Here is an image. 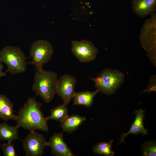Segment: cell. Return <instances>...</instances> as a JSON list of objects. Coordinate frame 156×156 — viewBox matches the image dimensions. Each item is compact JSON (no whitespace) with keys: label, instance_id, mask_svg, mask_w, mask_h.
Wrapping results in <instances>:
<instances>
[{"label":"cell","instance_id":"1","mask_svg":"<svg viewBox=\"0 0 156 156\" xmlns=\"http://www.w3.org/2000/svg\"><path fill=\"white\" fill-rule=\"evenodd\" d=\"M42 105L35 98H29L19 110L16 126L30 131L38 130L48 132V120L41 110Z\"/></svg>","mask_w":156,"mask_h":156},{"label":"cell","instance_id":"2","mask_svg":"<svg viewBox=\"0 0 156 156\" xmlns=\"http://www.w3.org/2000/svg\"><path fill=\"white\" fill-rule=\"evenodd\" d=\"M58 80L57 74L55 72L43 69L37 70L32 89L45 103H49L57 93Z\"/></svg>","mask_w":156,"mask_h":156},{"label":"cell","instance_id":"3","mask_svg":"<svg viewBox=\"0 0 156 156\" xmlns=\"http://www.w3.org/2000/svg\"><path fill=\"white\" fill-rule=\"evenodd\" d=\"M125 76L124 73L120 71L107 68L101 71L96 77L90 79L99 92L110 95L120 87L124 81Z\"/></svg>","mask_w":156,"mask_h":156},{"label":"cell","instance_id":"4","mask_svg":"<svg viewBox=\"0 0 156 156\" xmlns=\"http://www.w3.org/2000/svg\"><path fill=\"white\" fill-rule=\"evenodd\" d=\"M25 59L23 52L17 47L8 46L0 51V63L7 67L5 73L17 74L25 72L27 64Z\"/></svg>","mask_w":156,"mask_h":156},{"label":"cell","instance_id":"5","mask_svg":"<svg viewBox=\"0 0 156 156\" xmlns=\"http://www.w3.org/2000/svg\"><path fill=\"white\" fill-rule=\"evenodd\" d=\"M156 14L147 19L141 29L140 40L141 46L146 51L151 62L156 66Z\"/></svg>","mask_w":156,"mask_h":156},{"label":"cell","instance_id":"6","mask_svg":"<svg viewBox=\"0 0 156 156\" xmlns=\"http://www.w3.org/2000/svg\"><path fill=\"white\" fill-rule=\"evenodd\" d=\"M53 52V46L49 42L44 40H36L30 48V54L32 61L29 63L34 65L36 70H41L43 66L51 60Z\"/></svg>","mask_w":156,"mask_h":156},{"label":"cell","instance_id":"7","mask_svg":"<svg viewBox=\"0 0 156 156\" xmlns=\"http://www.w3.org/2000/svg\"><path fill=\"white\" fill-rule=\"evenodd\" d=\"M22 145L27 156H41L49 144L44 136L35 131H31L22 140Z\"/></svg>","mask_w":156,"mask_h":156},{"label":"cell","instance_id":"8","mask_svg":"<svg viewBox=\"0 0 156 156\" xmlns=\"http://www.w3.org/2000/svg\"><path fill=\"white\" fill-rule=\"evenodd\" d=\"M71 44V51L80 62H90L96 58L98 49L91 41L73 40Z\"/></svg>","mask_w":156,"mask_h":156},{"label":"cell","instance_id":"9","mask_svg":"<svg viewBox=\"0 0 156 156\" xmlns=\"http://www.w3.org/2000/svg\"><path fill=\"white\" fill-rule=\"evenodd\" d=\"M76 79L73 75L66 74L58 80L57 93L63 101V104L67 105L73 99L75 92V88Z\"/></svg>","mask_w":156,"mask_h":156},{"label":"cell","instance_id":"10","mask_svg":"<svg viewBox=\"0 0 156 156\" xmlns=\"http://www.w3.org/2000/svg\"><path fill=\"white\" fill-rule=\"evenodd\" d=\"M51 154L56 156H74V155L65 141L63 132L53 134L48 142Z\"/></svg>","mask_w":156,"mask_h":156},{"label":"cell","instance_id":"11","mask_svg":"<svg viewBox=\"0 0 156 156\" xmlns=\"http://www.w3.org/2000/svg\"><path fill=\"white\" fill-rule=\"evenodd\" d=\"M131 6L133 11L141 17L154 13L156 10V0H132Z\"/></svg>","mask_w":156,"mask_h":156},{"label":"cell","instance_id":"12","mask_svg":"<svg viewBox=\"0 0 156 156\" xmlns=\"http://www.w3.org/2000/svg\"><path fill=\"white\" fill-rule=\"evenodd\" d=\"M145 110L139 109L135 111V120L131 125L129 130L125 133H122L121 135L120 143L124 142L125 137L129 134H138L141 133L143 135H147L148 130L144 126L143 121L144 118Z\"/></svg>","mask_w":156,"mask_h":156},{"label":"cell","instance_id":"13","mask_svg":"<svg viewBox=\"0 0 156 156\" xmlns=\"http://www.w3.org/2000/svg\"><path fill=\"white\" fill-rule=\"evenodd\" d=\"M86 119L85 117L78 114L68 115L60 122V126L64 132L71 133L77 129Z\"/></svg>","mask_w":156,"mask_h":156},{"label":"cell","instance_id":"14","mask_svg":"<svg viewBox=\"0 0 156 156\" xmlns=\"http://www.w3.org/2000/svg\"><path fill=\"white\" fill-rule=\"evenodd\" d=\"M13 105L4 95L0 94V118L3 120H16L17 116L14 113Z\"/></svg>","mask_w":156,"mask_h":156},{"label":"cell","instance_id":"15","mask_svg":"<svg viewBox=\"0 0 156 156\" xmlns=\"http://www.w3.org/2000/svg\"><path fill=\"white\" fill-rule=\"evenodd\" d=\"M99 92L97 89L94 92L87 91L75 92L73 99L74 105H82L91 107L95 95Z\"/></svg>","mask_w":156,"mask_h":156},{"label":"cell","instance_id":"16","mask_svg":"<svg viewBox=\"0 0 156 156\" xmlns=\"http://www.w3.org/2000/svg\"><path fill=\"white\" fill-rule=\"evenodd\" d=\"M18 127L16 125L13 126L8 125L6 122L0 124V140L12 142L18 137Z\"/></svg>","mask_w":156,"mask_h":156},{"label":"cell","instance_id":"17","mask_svg":"<svg viewBox=\"0 0 156 156\" xmlns=\"http://www.w3.org/2000/svg\"><path fill=\"white\" fill-rule=\"evenodd\" d=\"M68 110L66 106L63 104L52 109L50 115L46 118L47 119L60 122L64 120L68 116Z\"/></svg>","mask_w":156,"mask_h":156},{"label":"cell","instance_id":"18","mask_svg":"<svg viewBox=\"0 0 156 156\" xmlns=\"http://www.w3.org/2000/svg\"><path fill=\"white\" fill-rule=\"evenodd\" d=\"M113 140L109 142H102L97 143L92 147L93 152L96 155L106 156H113L114 152L112 149Z\"/></svg>","mask_w":156,"mask_h":156},{"label":"cell","instance_id":"19","mask_svg":"<svg viewBox=\"0 0 156 156\" xmlns=\"http://www.w3.org/2000/svg\"><path fill=\"white\" fill-rule=\"evenodd\" d=\"M142 155L145 156H155L156 155L155 142L150 141L145 142L142 145Z\"/></svg>","mask_w":156,"mask_h":156},{"label":"cell","instance_id":"20","mask_svg":"<svg viewBox=\"0 0 156 156\" xmlns=\"http://www.w3.org/2000/svg\"><path fill=\"white\" fill-rule=\"evenodd\" d=\"M2 148L4 156H17L14 148V145L12 142L3 143Z\"/></svg>","mask_w":156,"mask_h":156},{"label":"cell","instance_id":"21","mask_svg":"<svg viewBox=\"0 0 156 156\" xmlns=\"http://www.w3.org/2000/svg\"><path fill=\"white\" fill-rule=\"evenodd\" d=\"M156 75H152L150 78L149 83L146 88L140 94L144 92L149 93L153 91H156Z\"/></svg>","mask_w":156,"mask_h":156},{"label":"cell","instance_id":"22","mask_svg":"<svg viewBox=\"0 0 156 156\" xmlns=\"http://www.w3.org/2000/svg\"><path fill=\"white\" fill-rule=\"evenodd\" d=\"M3 66L1 63H0V79L2 77L6 76L5 72H3Z\"/></svg>","mask_w":156,"mask_h":156},{"label":"cell","instance_id":"23","mask_svg":"<svg viewBox=\"0 0 156 156\" xmlns=\"http://www.w3.org/2000/svg\"><path fill=\"white\" fill-rule=\"evenodd\" d=\"M1 145L0 144V147H1Z\"/></svg>","mask_w":156,"mask_h":156}]
</instances>
